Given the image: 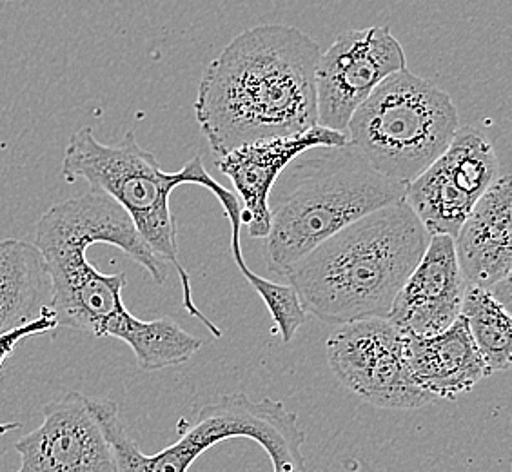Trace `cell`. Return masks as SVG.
Masks as SVG:
<instances>
[{
    "label": "cell",
    "instance_id": "cell-16",
    "mask_svg": "<svg viewBox=\"0 0 512 472\" xmlns=\"http://www.w3.org/2000/svg\"><path fill=\"white\" fill-rule=\"evenodd\" d=\"M53 315L51 276L35 244L0 240V336Z\"/></svg>",
    "mask_w": 512,
    "mask_h": 472
},
{
    "label": "cell",
    "instance_id": "cell-3",
    "mask_svg": "<svg viewBox=\"0 0 512 472\" xmlns=\"http://www.w3.org/2000/svg\"><path fill=\"white\" fill-rule=\"evenodd\" d=\"M431 235L405 200L329 236L287 275L306 313L325 324L385 318Z\"/></svg>",
    "mask_w": 512,
    "mask_h": 472
},
{
    "label": "cell",
    "instance_id": "cell-5",
    "mask_svg": "<svg viewBox=\"0 0 512 472\" xmlns=\"http://www.w3.org/2000/svg\"><path fill=\"white\" fill-rule=\"evenodd\" d=\"M405 186L371 168L351 146L313 148L276 178L269 197V273L291 269L329 236L380 207L404 200Z\"/></svg>",
    "mask_w": 512,
    "mask_h": 472
},
{
    "label": "cell",
    "instance_id": "cell-14",
    "mask_svg": "<svg viewBox=\"0 0 512 472\" xmlns=\"http://www.w3.org/2000/svg\"><path fill=\"white\" fill-rule=\"evenodd\" d=\"M512 184L494 180L454 235V251L467 286L491 289L511 280Z\"/></svg>",
    "mask_w": 512,
    "mask_h": 472
},
{
    "label": "cell",
    "instance_id": "cell-19",
    "mask_svg": "<svg viewBox=\"0 0 512 472\" xmlns=\"http://www.w3.org/2000/svg\"><path fill=\"white\" fill-rule=\"evenodd\" d=\"M0 2H11V0H0Z\"/></svg>",
    "mask_w": 512,
    "mask_h": 472
},
{
    "label": "cell",
    "instance_id": "cell-6",
    "mask_svg": "<svg viewBox=\"0 0 512 472\" xmlns=\"http://www.w3.org/2000/svg\"><path fill=\"white\" fill-rule=\"evenodd\" d=\"M89 411L109 442L117 472H188L200 454L229 438H249L262 445L273 472H307L302 453L307 438L298 416L271 398L253 402L246 393L224 394L200 409L177 442L149 456L129 436L113 400L89 398Z\"/></svg>",
    "mask_w": 512,
    "mask_h": 472
},
{
    "label": "cell",
    "instance_id": "cell-13",
    "mask_svg": "<svg viewBox=\"0 0 512 472\" xmlns=\"http://www.w3.org/2000/svg\"><path fill=\"white\" fill-rule=\"evenodd\" d=\"M465 287L453 236L431 235L387 318L405 335L442 333L460 318Z\"/></svg>",
    "mask_w": 512,
    "mask_h": 472
},
{
    "label": "cell",
    "instance_id": "cell-10",
    "mask_svg": "<svg viewBox=\"0 0 512 472\" xmlns=\"http://www.w3.org/2000/svg\"><path fill=\"white\" fill-rule=\"evenodd\" d=\"M405 68L404 48L387 26L338 35L316 64L318 126L345 133L353 113L376 86Z\"/></svg>",
    "mask_w": 512,
    "mask_h": 472
},
{
    "label": "cell",
    "instance_id": "cell-11",
    "mask_svg": "<svg viewBox=\"0 0 512 472\" xmlns=\"http://www.w3.org/2000/svg\"><path fill=\"white\" fill-rule=\"evenodd\" d=\"M17 472H117L89 398L71 391L42 409V423L15 443Z\"/></svg>",
    "mask_w": 512,
    "mask_h": 472
},
{
    "label": "cell",
    "instance_id": "cell-7",
    "mask_svg": "<svg viewBox=\"0 0 512 472\" xmlns=\"http://www.w3.org/2000/svg\"><path fill=\"white\" fill-rule=\"evenodd\" d=\"M458 128L451 95L405 68L362 102L345 138L380 175L407 186L449 148Z\"/></svg>",
    "mask_w": 512,
    "mask_h": 472
},
{
    "label": "cell",
    "instance_id": "cell-4",
    "mask_svg": "<svg viewBox=\"0 0 512 472\" xmlns=\"http://www.w3.org/2000/svg\"><path fill=\"white\" fill-rule=\"evenodd\" d=\"M60 173L69 184L79 178L86 180L91 191L106 193L128 213L149 249L162 262L177 269L184 309L200 324L206 325L215 338H222V331L195 304L191 278L180 264L177 226L169 207V197L175 187L188 184L206 187L218 198L231 224V251L235 264L249 284H255L258 275L247 267L242 253L240 200L207 173L202 157L193 158L180 171L168 173L160 168L153 153L138 144L133 131H128L119 144L106 146L95 138L93 129L82 128L69 138Z\"/></svg>",
    "mask_w": 512,
    "mask_h": 472
},
{
    "label": "cell",
    "instance_id": "cell-8",
    "mask_svg": "<svg viewBox=\"0 0 512 472\" xmlns=\"http://www.w3.org/2000/svg\"><path fill=\"white\" fill-rule=\"evenodd\" d=\"M325 354L336 380L367 404L391 411L434 404L414 384L405 360V333L387 316L338 325L325 342Z\"/></svg>",
    "mask_w": 512,
    "mask_h": 472
},
{
    "label": "cell",
    "instance_id": "cell-9",
    "mask_svg": "<svg viewBox=\"0 0 512 472\" xmlns=\"http://www.w3.org/2000/svg\"><path fill=\"white\" fill-rule=\"evenodd\" d=\"M500 175L491 140L480 129L458 128L449 148L405 186L404 200L429 235L453 236Z\"/></svg>",
    "mask_w": 512,
    "mask_h": 472
},
{
    "label": "cell",
    "instance_id": "cell-1",
    "mask_svg": "<svg viewBox=\"0 0 512 472\" xmlns=\"http://www.w3.org/2000/svg\"><path fill=\"white\" fill-rule=\"evenodd\" d=\"M33 244L50 271L51 311L59 327L119 338L148 373L186 364L200 351L202 340L173 318L131 315L122 300L126 275H104L89 262V247L109 244L131 256L157 284L168 278V264L149 249L128 213L106 193L89 189L51 206L35 226Z\"/></svg>",
    "mask_w": 512,
    "mask_h": 472
},
{
    "label": "cell",
    "instance_id": "cell-15",
    "mask_svg": "<svg viewBox=\"0 0 512 472\" xmlns=\"http://www.w3.org/2000/svg\"><path fill=\"white\" fill-rule=\"evenodd\" d=\"M405 360L414 384L434 402L456 400L489 376L462 316L442 333L405 335Z\"/></svg>",
    "mask_w": 512,
    "mask_h": 472
},
{
    "label": "cell",
    "instance_id": "cell-17",
    "mask_svg": "<svg viewBox=\"0 0 512 472\" xmlns=\"http://www.w3.org/2000/svg\"><path fill=\"white\" fill-rule=\"evenodd\" d=\"M463 320L489 374L511 369L512 325L509 307L483 287L467 286L463 295Z\"/></svg>",
    "mask_w": 512,
    "mask_h": 472
},
{
    "label": "cell",
    "instance_id": "cell-12",
    "mask_svg": "<svg viewBox=\"0 0 512 472\" xmlns=\"http://www.w3.org/2000/svg\"><path fill=\"white\" fill-rule=\"evenodd\" d=\"M347 144L342 131L313 126L287 137L256 140L217 158V169L233 182L242 206V224L251 238H266L269 197L276 178L302 153L313 148H340Z\"/></svg>",
    "mask_w": 512,
    "mask_h": 472
},
{
    "label": "cell",
    "instance_id": "cell-18",
    "mask_svg": "<svg viewBox=\"0 0 512 472\" xmlns=\"http://www.w3.org/2000/svg\"><path fill=\"white\" fill-rule=\"evenodd\" d=\"M57 327L59 325H57L55 315H48L0 336V369H2L4 362L10 358V354L13 353L15 345L19 344L20 340L31 338V336L46 335ZM17 429H20V423H0V436H6V434L17 431Z\"/></svg>",
    "mask_w": 512,
    "mask_h": 472
},
{
    "label": "cell",
    "instance_id": "cell-2",
    "mask_svg": "<svg viewBox=\"0 0 512 472\" xmlns=\"http://www.w3.org/2000/svg\"><path fill=\"white\" fill-rule=\"evenodd\" d=\"M320 44L298 28L242 31L200 80L195 115L218 157L256 140L318 126L315 69Z\"/></svg>",
    "mask_w": 512,
    "mask_h": 472
}]
</instances>
